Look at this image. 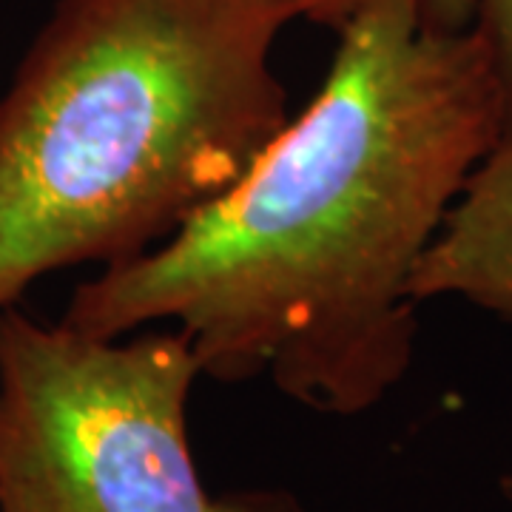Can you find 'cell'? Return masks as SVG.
Wrapping results in <instances>:
<instances>
[{"instance_id":"1","label":"cell","mask_w":512,"mask_h":512,"mask_svg":"<svg viewBox=\"0 0 512 512\" xmlns=\"http://www.w3.org/2000/svg\"><path fill=\"white\" fill-rule=\"evenodd\" d=\"M322 89L220 200L77 285L63 325L120 339L171 322L202 376H268L293 402L359 416L416 348L410 279L504 97L476 29H427L419 0H367Z\"/></svg>"},{"instance_id":"2","label":"cell","mask_w":512,"mask_h":512,"mask_svg":"<svg viewBox=\"0 0 512 512\" xmlns=\"http://www.w3.org/2000/svg\"><path fill=\"white\" fill-rule=\"evenodd\" d=\"M302 0H57L0 94V311L160 245L288 126Z\"/></svg>"},{"instance_id":"3","label":"cell","mask_w":512,"mask_h":512,"mask_svg":"<svg viewBox=\"0 0 512 512\" xmlns=\"http://www.w3.org/2000/svg\"><path fill=\"white\" fill-rule=\"evenodd\" d=\"M202 370L183 330L97 339L0 311V512H305L288 490L211 495L188 444Z\"/></svg>"},{"instance_id":"4","label":"cell","mask_w":512,"mask_h":512,"mask_svg":"<svg viewBox=\"0 0 512 512\" xmlns=\"http://www.w3.org/2000/svg\"><path fill=\"white\" fill-rule=\"evenodd\" d=\"M410 299H461L512 325V131L464 183L416 265Z\"/></svg>"},{"instance_id":"5","label":"cell","mask_w":512,"mask_h":512,"mask_svg":"<svg viewBox=\"0 0 512 512\" xmlns=\"http://www.w3.org/2000/svg\"><path fill=\"white\" fill-rule=\"evenodd\" d=\"M476 29L490 60L504 97V134L512 131V0H476L473 12Z\"/></svg>"},{"instance_id":"6","label":"cell","mask_w":512,"mask_h":512,"mask_svg":"<svg viewBox=\"0 0 512 512\" xmlns=\"http://www.w3.org/2000/svg\"><path fill=\"white\" fill-rule=\"evenodd\" d=\"M421 20L436 32H461L473 26L476 0H419Z\"/></svg>"},{"instance_id":"7","label":"cell","mask_w":512,"mask_h":512,"mask_svg":"<svg viewBox=\"0 0 512 512\" xmlns=\"http://www.w3.org/2000/svg\"><path fill=\"white\" fill-rule=\"evenodd\" d=\"M367 0H302L305 18L319 26H328L333 32H339L345 26V20Z\"/></svg>"},{"instance_id":"8","label":"cell","mask_w":512,"mask_h":512,"mask_svg":"<svg viewBox=\"0 0 512 512\" xmlns=\"http://www.w3.org/2000/svg\"><path fill=\"white\" fill-rule=\"evenodd\" d=\"M501 495L512 504V470H507V473L501 476Z\"/></svg>"}]
</instances>
